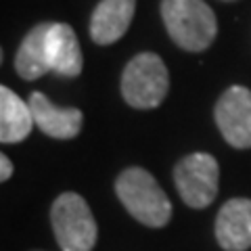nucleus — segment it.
<instances>
[{
    "mask_svg": "<svg viewBox=\"0 0 251 251\" xmlns=\"http://www.w3.org/2000/svg\"><path fill=\"white\" fill-rule=\"evenodd\" d=\"M115 195L128 214L149 228H161L170 222L172 201L147 170H124L115 180Z\"/></svg>",
    "mask_w": 251,
    "mask_h": 251,
    "instance_id": "obj_1",
    "label": "nucleus"
},
{
    "mask_svg": "<svg viewBox=\"0 0 251 251\" xmlns=\"http://www.w3.org/2000/svg\"><path fill=\"white\" fill-rule=\"evenodd\" d=\"M161 19L172 40L188 52L209 49L218 34L216 15L203 0H161Z\"/></svg>",
    "mask_w": 251,
    "mask_h": 251,
    "instance_id": "obj_2",
    "label": "nucleus"
},
{
    "mask_svg": "<svg viewBox=\"0 0 251 251\" xmlns=\"http://www.w3.org/2000/svg\"><path fill=\"white\" fill-rule=\"evenodd\" d=\"M170 90L166 63L155 52H140L126 65L122 74V97L134 109H155Z\"/></svg>",
    "mask_w": 251,
    "mask_h": 251,
    "instance_id": "obj_3",
    "label": "nucleus"
},
{
    "mask_svg": "<svg viewBox=\"0 0 251 251\" xmlns=\"http://www.w3.org/2000/svg\"><path fill=\"white\" fill-rule=\"evenodd\" d=\"M52 232L63 251H92L97 245V222L84 197L63 193L50 209Z\"/></svg>",
    "mask_w": 251,
    "mask_h": 251,
    "instance_id": "obj_4",
    "label": "nucleus"
},
{
    "mask_svg": "<svg viewBox=\"0 0 251 251\" xmlns=\"http://www.w3.org/2000/svg\"><path fill=\"white\" fill-rule=\"evenodd\" d=\"M220 166L209 153H191L182 157L174 168V182L180 197L193 209L211 205L218 195Z\"/></svg>",
    "mask_w": 251,
    "mask_h": 251,
    "instance_id": "obj_5",
    "label": "nucleus"
},
{
    "mask_svg": "<svg viewBox=\"0 0 251 251\" xmlns=\"http://www.w3.org/2000/svg\"><path fill=\"white\" fill-rule=\"evenodd\" d=\"M218 130L234 149H251V90L230 86L214 107Z\"/></svg>",
    "mask_w": 251,
    "mask_h": 251,
    "instance_id": "obj_6",
    "label": "nucleus"
},
{
    "mask_svg": "<svg viewBox=\"0 0 251 251\" xmlns=\"http://www.w3.org/2000/svg\"><path fill=\"white\" fill-rule=\"evenodd\" d=\"M216 241L226 251L251 249V199L226 201L216 218Z\"/></svg>",
    "mask_w": 251,
    "mask_h": 251,
    "instance_id": "obj_7",
    "label": "nucleus"
},
{
    "mask_svg": "<svg viewBox=\"0 0 251 251\" xmlns=\"http://www.w3.org/2000/svg\"><path fill=\"white\" fill-rule=\"evenodd\" d=\"M31 115H34L36 126L40 128L46 136L69 140L75 138L82 130L84 115L80 109L74 107H57L52 105L42 92H31L29 97Z\"/></svg>",
    "mask_w": 251,
    "mask_h": 251,
    "instance_id": "obj_8",
    "label": "nucleus"
},
{
    "mask_svg": "<svg viewBox=\"0 0 251 251\" xmlns=\"http://www.w3.org/2000/svg\"><path fill=\"white\" fill-rule=\"evenodd\" d=\"M136 0H100L90 17V38L100 46L117 42L128 31Z\"/></svg>",
    "mask_w": 251,
    "mask_h": 251,
    "instance_id": "obj_9",
    "label": "nucleus"
},
{
    "mask_svg": "<svg viewBox=\"0 0 251 251\" xmlns=\"http://www.w3.org/2000/svg\"><path fill=\"white\" fill-rule=\"evenodd\" d=\"M46 52H49L50 72L63 77H77L82 74V49L72 25L52 23L46 36Z\"/></svg>",
    "mask_w": 251,
    "mask_h": 251,
    "instance_id": "obj_10",
    "label": "nucleus"
},
{
    "mask_svg": "<svg viewBox=\"0 0 251 251\" xmlns=\"http://www.w3.org/2000/svg\"><path fill=\"white\" fill-rule=\"evenodd\" d=\"M34 124L29 103L19 99L9 86H0V140L4 145L21 143L31 134Z\"/></svg>",
    "mask_w": 251,
    "mask_h": 251,
    "instance_id": "obj_11",
    "label": "nucleus"
},
{
    "mask_svg": "<svg viewBox=\"0 0 251 251\" xmlns=\"http://www.w3.org/2000/svg\"><path fill=\"white\" fill-rule=\"evenodd\" d=\"M52 23H40L23 38L17 54H15V69L23 80H38L50 72L49 52H46V36Z\"/></svg>",
    "mask_w": 251,
    "mask_h": 251,
    "instance_id": "obj_12",
    "label": "nucleus"
},
{
    "mask_svg": "<svg viewBox=\"0 0 251 251\" xmlns=\"http://www.w3.org/2000/svg\"><path fill=\"white\" fill-rule=\"evenodd\" d=\"M11 174H13V163H11V159L6 155H0V180L6 182V180L11 178Z\"/></svg>",
    "mask_w": 251,
    "mask_h": 251,
    "instance_id": "obj_13",
    "label": "nucleus"
},
{
    "mask_svg": "<svg viewBox=\"0 0 251 251\" xmlns=\"http://www.w3.org/2000/svg\"><path fill=\"white\" fill-rule=\"evenodd\" d=\"M226 2H232V0H226Z\"/></svg>",
    "mask_w": 251,
    "mask_h": 251,
    "instance_id": "obj_14",
    "label": "nucleus"
}]
</instances>
